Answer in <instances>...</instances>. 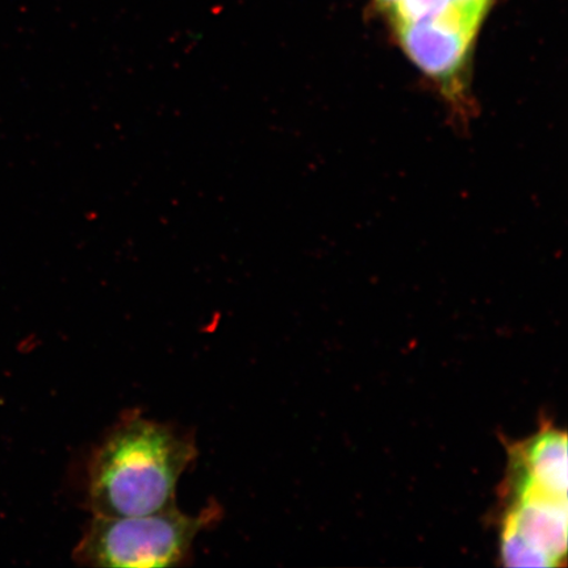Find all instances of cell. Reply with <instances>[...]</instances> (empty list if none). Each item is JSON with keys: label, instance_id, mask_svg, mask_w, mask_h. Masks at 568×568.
Masks as SVG:
<instances>
[{"label": "cell", "instance_id": "7", "mask_svg": "<svg viewBox=\"0 0 568 568\" xmlns=\"http://www.w3.org/2000/svg\"><path fill=\"white\" fill-rule=\"evenodd\" d=\"M458 4L467 7V9H471L475 11H479L481 13H486L489 9V4H491L493 0H454Z\"/></svg>", "mask_w": 568, "mask_h": 568}, {"label": "cell", "instance_id": "6", "mask_svg": "<svg viewBox=\"0 0 568 568\" xmlns=\"http://www.w3.org/2000/svg\"><path fill=\"white\" fill-rule=\"evenodd\" d=\"M454 0H399L387 11L395 24L430 19L439 16Z\"/></svg>", "mask_w": 568, "mask_h": 568}, {"label": "cell", "instance_id": "2", "mask_svg": "<svg viewBox=\"0 0 568 568\" xmlns=\"http://www.w3.org/2000/svg\"><path fill=\"white\" fill-rule=\"evenodd\" d=\"M222 515V506L212 500L194 516L176 507L144 516H94L73 558L88 567L183 566L189 564L199 532L216 525Z\"/></svg>", "mask_w": 568, "mask_h": 568}, {"label": "cell", "instance_id": "3", "mask_svg": "<svg viewBox=\"0 0 568 568\" xmlns=\"http://www.w3.org/2000/svg\"><path fill=\"white\" fill-rule=\"evenodd\" d=\"M485 16L453 2L439 16L395 24L403 51L453 101L464 98V77Z\"/></svg>", "mask_w": 568, "mask_h": 568}, {"label": "cell", "instance_id": "1", "mask_svg": "<svg viewBox=\"0 0 568 568\" xmlns=\"http://www.w3.org/2000/svg\"><path fill=\"white\" fill-rule=\"evenodd\" d=\"M197 457L193 437L168 424L125 415L97 446L88 467L94 516L130 517L176 507V486Z\"/></svg>", "mask_w": 568, "mask_h": 568}, {"label": "cell", "instance_id": "5", "mask_svg": "<svg viewBox=\"0 0 568 568\" xmlns=\"http://www.w3.org/2000/svg\"><path fill=\"white\" fill-rule=\"evenodd\" d=\"M510 456V485L515 483L554 496L567 497L566 433L546 428L527 443L515 446Z\"/></svg>", "mask_w": 568, "mask_h": 568}, {"label": "cell", "instance_id": "8", "mask_svg": "<svg viewBox=\"0 0 568 568\" xmlns=\"http://www.w3.org/2000/svg\"><path fill=\"white\" fill-rule=\"evenodd\" d=\"M383 10L388 11L390 7L395 6L399 0H376Z\"/></svg>", "mask_w": 568, "mask_h": 568}, {"label": "cell", "instance_id": "4", "mask_svg": "<svg viewBox=\"0 0 568 568\" xmlns=\"http://www.w3.org/2000/svg\"><path fill=\"white\" fill-rule=\"evenodd\" d=\"M501 532L508 567H556L567 556V497L513 487Z\"/></svg>", "mask_w": 568, "mask_h": 568}]
</instances>
